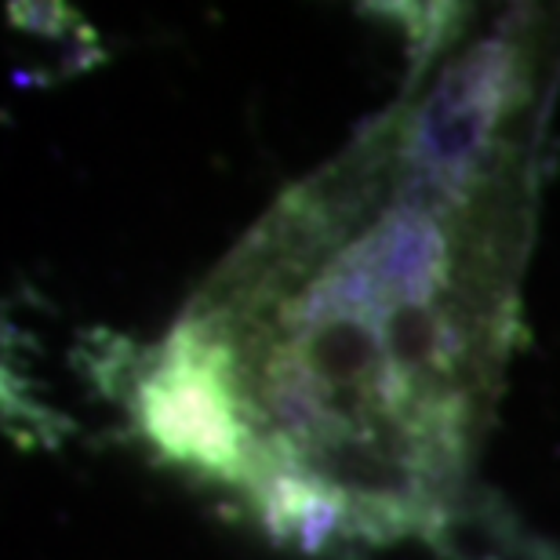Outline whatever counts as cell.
Here are the masks:
<instances>
[{"label":"cell","mask_w":560,"mask_h":560,"mask_svg":"<svg viewBox=\"0 0 560 560\" xmlns=\"http://www.w3.org/2000/svg\"><path fill=\"white\" fill-rule=\"evenodd\" d=\"M506 4H510L513 11H517V15H524V11L532 8V0H506Z\"/></svg>","instance_id":"obj_2"},{"label":"cell","mask_w":560,"mask_h":560,"mask_svg":"<svg viewBox=\"0 0 560 560\" xmlns=\"http://www.w3.org/2000/svg\"><path fill=\"white\" fill-rule=\"evenodd\" d=\"M521 164L455 189L397 131L295 186L128 389L167 466L306 553H378L458 517L517 335Z\"/></svg>","instance_id":"obj_1"}]
</instances>
